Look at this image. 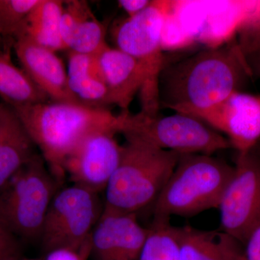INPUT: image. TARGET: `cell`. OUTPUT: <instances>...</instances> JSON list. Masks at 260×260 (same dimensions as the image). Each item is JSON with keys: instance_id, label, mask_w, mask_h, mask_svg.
<instances>
[{"instance_id": "obj_4", "label": "cell", "mask_w": 260, "mask_h": 260, "mask_svg": "<svg viewBox=\"0 0 260 260\" xmlns=\"http://www.w3.org/2000/svg\"><path fill=\"white\" fill-rule=\"evenodd\" d=\"M234 174V166L208 154H181L155 202L153 218L192 217L218 208Z\"/></svg>"}, {"instance_id": "obj_27", "label": "cell", "mask_w": 260, "mask_h": 260, "mask_svg": "<svg viewBox=\"0 0 260 260\" xmlns=\"http://www.w3.org/2000/svg\"><path fill=\"white\" fill-rule=\"evenodd\" d=\"M244 249L246 260H260V223L248 236Z\"/></svg>"}, {"instance_id": "obj_24", "label": "cell", "mask_w": 260, "mask_h": 260, "mask_svg": "<svg viewBox=\"0 0 260 260\" xmlns=\"http://www.w3.org/2000/svg\"><path fill=\"white\" fill-rule=\"evenodd\" d=\"M67 73L68 78L87 75H99L96 56L69 51L68 69Z\"/></svg>"}, {"instance_id": "obj_2", "label": "cell", "mask_w": 260, "mask_h": 260, "mask_svg": "<svg viewBox=\"0 0 260 260\" xmlns=\"http://www.w3.org/2000/svg\"><path fill=\"white\" fill-rule=\"evenodd\" d=\"M52 175L66 179L64 162L88 135L101 130L119 133L121 114L106 107L73 103L45 102L13 108Z\"/></svg>"}, {"instance_id": "obj_21", "label": "cell", "mask_w": 260, "mask_h": 260, "mask_svg": "<svg viewBox=\"0 0 260 260\" xmlns=\"http://www.w3.org/2000/svg\"><path fill=\"white\" fill-rule=\"evenodd\" d=\"M235 32L236 44L246 60L260 54V1L244 5Z\"/></svg>"}, {"instance_id": "obj_22", "label": "cell", "mask_w": 260, "mask_h": 260, "mask_svg": "<svg viewBox=\"0 0 260 260\" xmlns=\"http://www.w3.org/2000/svg\"><path fill=\"white\" fill-rule=\"evenodd\" d=\"M39 0H0V36L15 40Z\"/></svg>"}, {"instance_id": "obj_15", "label": "cell", "mask_w": 260, "mask_h": 260, "mask_svg": "<svg viewBox=\"0 0 260 260\" xmlns=\"http://www.w3.org/2000/svg\"><path fill=\"white\" fill-rule=\"evenodd\" d=\"M105 26L83 0L64 1L61 37L67 50L96 55L108 44Z\"/></svg>"}, {"instance_id": "obj_30", "label": "cell", "mask_w": 260, "mask_h": 260, "mask_svg": "<svg viewBox=\"0 0 260 260\" xmlns=\"http://www.w3.org/2000/svg\"><path fill=\"white\" fill-rule=\"evenodd\" d=\"M18 256H12L9 257L5 258V259L2 260H20Z\"/></svg>"}, {"instance_id": "obj_14", "label": "cell", "mask_w": 260, "mask_h": 260, "mask_svg": "<svg viewBox=\"0 0 260 260\" xmlns=\"http://www.w3.org/2000/svg\"><path fill=\"white\" fill-rule=\"evenodd\" d=\"M95 56L99 75L109 91L110 104L126 112L135 95L144 91L148 80L146 70L133 56L109 45Z\"/></svg>"}, {"instance_id": "obj_9", "label": "cell", "mask_w": 260, "mask_h": 260, "mask_svg": "<svg viewBox=\"0 0 260 260\" xmlns=\"http://www.w3.org/2000/svg\"><path fill=\"white\" fill-rule=\"evenodd\" d=\"M220 230L244 245L260 223V153H238L234 174L218 206Z\"/></svg>"}, {"instance_id": "obj_18", "label": "cell", "mask_w": 260, "mask_h": 260, "mask_svg": "<svg viewBox=\"0 0 260 260\" xmlns=\"http://www.w3.org/2000/svg\"><path fill=\"white\" fill-rule=\"evenodd\" d=\"M63 5L64 1L61 0H39L18 37L25 36L55 52L67 50L61 37Z\"/></svg>"}, {"instance_id": "obj_11", "label": "cell", "mask_w": 260, "mask_h": 260, "mask_svg": "<svg viewBox=\"0 0 260 260\" xmlns=\"http://www.w3.org/2000/svg\"><path fill=\"white\" fill-rule=\"evenodd\" d=\"M190 116L225 135L237 153L250 151L260 140V95L237 91L215 107Z\"/></svg>"}, {"instance_id": "obj_33", "label": "cell", "mask_w": 260, "mask_h": 260, "mask_svg": "<svg viewBox=\"0 0 260 260\" xmlns=\"http://www.w3.org/2000/svg\"><path fill=\"white\" fill-rule=\"evenodd\" d=\"M20 260H39V259H20Z\"/></svg>"}, {"instance_id": "obj_20", "label": "cell", "mask_w": 260, "mask_h": 260, "mask_svg": "<svg viewBox=\"0 0 260 260\" xmlns=\"http://www.w3.org/2000/svg\"><path fill=\"white\" fill-rule=\"evenodd\" d=\"M180 227L170 219L153 218L139 260H180Z\"/></svg>"}, {"instance_id": "obj_3", "label": "cell", "mask_w": 260, "mask_h": 260, "mask_svg": "<svg viewBox=\"0 0 260 260\" xmlns=\"http://www.w3.org/2000/svg\"><path fill=\"white\" fill-rule=\"evenodd\" d=\"M124 138L120 162L104 190V211L138 215L153 206L181 154L155 148L138 138Z\"/></svg>"}, {"instance_id": "obj_1", "label": "cell", "mask_w": 260, "mask_h": 260, "mask_svg": "<svg viewBox=\"0 0 260 260\" xmlns=\"http://www.w3.org/2000/svg\"><path fill=\"white\" fill-rule=\"evenodd\" d=\"M252 72L236 42L212 47L169 66L159 79L160 105L192 116L223 102Z\"/></svg>"}, {"instance_id": "obj_17", "label": "cell", "mask_w": 260, "mask_h": 260, "mask_svg": "<svg viewBox=\"0 0 260 260\" xmlns=\"http://www.w3.org/2000/svg\"><path fill=\"white\" fill-rule=\"evenodd\" d=\"M180 260H246L242 243L221 230L180 227Z\"/></svg>"}, {"instance_id": "obj_31", "label": "cell", "mask_w": 260, "mask_h": 260, "mask_svg": "<svg viewBox=\"0 0 260 260\" xmlns=\"http://www.w3.org/2000/svg\"><path fill=\"white\" fill-rule=\"evenodd\" d=\"M2 109H3V105L1 104H0V125H1Z\"/></svg>"}, {"instance_id": "obj_32", "label": "cell", "mask_w": 260, "mask_h": 260, "mask_svg": "<svg viewBox=\"0 0 260 260\" xmlns=\"http://www.w3.org/2000/svg\"><path fill=\"white\" fill-rule=\"evenodd\" d=\"M3 38L1 37V36H0V44H1L2 42H3Z\"/></svg>"}, {"instance_id": "obj_16", "label": "cell", "mask_w": 260, "mask_h": 260, "mask_svg": "<svg viewBox=\"0 0 260 260\" xmlns=\"http://www.w3.org/2000/svg\"><path fill=\"white\" fill-rule=\"evenodd\" d=\"M0 125V190L37 155V147L14 109L2 104Z\"/></svg>"}, {"instance_id": "obj_8", "label": "cell", "mask_w": 260, "mask_h": 260, "mask_svg": "<svg viewBox=\"0 0 260 260\" xmlns=\"http://www.w3.org/2000/svg\"><path fill=\"white\" fill-rule=\"evenodd\" d=\"M104 212L99 193L75 184L61 187L53 198L40 241L46 253L59 248L79 250Z\"/></svg>"}, {"instance_id": "obj_28", "label": "cell", "mask_w": 260, "mask_h": 260, "mask_svg": "<svg viewBox=\"0 0 260 260\" xmlns=\"http://www.w3.org/2000/svg\"><path fill=\"white\" fill-rule=\"evenodd\" d=\"M151 2L150 0H119L118 3L127 15V18H133L146 9Z\"/></svg>"}, {"instance_id": "obj_6", "label": "cell", "mask_w": 260, "mask_h": 260, "mask_svg": "<svg viewBox=\"0 0 260 260\" xmlns=\"http://www.w3.org/2000/svg\"><path fill=\"white\" fill-rule=\"evenodd\" d=\"M174 3L152 1L146 9L116 25L113 32L116 48L140 61L148 75L146 87L140 95L141 112L158 114L159 79L165 65L164 35L166 25L174 11Z\"/></svg>"}, {"instance_id": "obj_10", "label": "cell", "mask_w": 260, "mask_h": 260, "mask_svg": "<svg viewBox=\"0 0 260 260\" xmlns=\"http://www.w3.org/2000/svg\"><path fill=\"white\" fill-rule=\"evenodd\" d=\"M114 130H101L85 137L64 162L66 177L72 184L95 192L105 190L120 162L122 145Z\"/></svg>"}, {"instance_id": "obj_7", "label": "cell", "mask_w": 260, "mask_h": 260, "mask_svg": "<svg viewBox=\"0 0 260 260\" xmlns=\"http://www.w3.org/2000/svg\"><path fill=\"white\" fill-rule=\"evenodd\" d=\"M119 133L179 154L212 155L231 148L229 140L204 122L185 114L148 115L121 112Z\"/></svg>"}, {"instance_id": "obj_29", "label": "cell", "mask_w": 260, "mask_h": 260, "mask_svg": "<svg viewBox=\"0 0 260 260\" xmlns=\"http://www.w3.org/2000/svg\"><path fill=\"white\" fill-rule=\"evenodd\" d=\"M251 59H252V60L255 61H254V64H256V68H257L258 70L260 72V54H256V55L252 56V57L249 58V59H248L246 61H250Z\"/></svg>"}, {"instance_id": "obj_12", "label": "cell", "mask_w": 260, "mask_h": 260, "mask_svg": "<svg viewBox=\"0 0 260 260\" xmlns=\"http://www.w3.org/2000/svg\"><path fill=\"white\" fill-rule=\"evenodd\" d=\"M13 44L22 69L52 102L85 104L70 90L68 73L55 51L25 36H19Z\"/></svg>"}, {"instance_id": "obj_23", "label": "cell", "mask_w": 260, "mask_h": 260, "mask_svg": "<svg viewBox=\"0 0 260 260\" xmlns=\"http://www.w3.org/2000/svg\"><path fill=\"white\" fill-rule=\"evenodd\" d=\"M68 80L70 90L83 104L99 107L111 105L109 91L99 75H83Z\"/></svg>"}, {"instance_id": "obj_13", "label": "cell", "mask_w": 260, "mask_h": 260, "mask_svg": "<svg viewBox=\"0 0 260 260\" xmlns=\"http://www.w3.org/2000/svg\"><path fill=\"white\" fill-rule=\"evenodd\" d=\"M148 233L137 215L104 211L92 232L91 254L95 260H139Z\"/></svg>"}, {"instance_id": "obj_19", "label": "cell", "mask_w": 260, "mask_h": 260, "mask_svg": "<svg viewBox=\"0 0 260 260\" xmlns=\"http://www.w3.org/2000/svg\"><path fill=\"white\" fill-rule=\"evenodd\" d=\"M0 97L12 108L48 102L49 98L38 88L23 69L15 66L9 51L0 49Z\"/></svg>"}, {"instance_id": "obj_25", "label": "cell", "mask_w": 260, "mask_h": 260, "mask_svg": "<svg viewBox=\"0 0 260 260\" xmlns=\"http://www.w3.org/2000/svg\"><path fill=\"white\" fill-rule=\"evenodd\" d=\"M90 237L79 250L69 248H59L46 253L45 260H88L91 255Z\"/></svg>"}, {"instance_id": "obj_5", "label": "cell", "mask_w": 260, "mask_h": 260, "mask_svg": "<svg viewBox=\"0 0 260 260\" xmlns=\"http://www.w3.org/2000/svg\"><path fill=\"white\" fill-rule=\"evenodd\" d=\"M61 187L37 153L0 190V220L18 239L40 240L49 205Z\"/></svg>"}, {"instance_id": "obj_26", "label": "cell", "mask_w": 260, "mask_h": 260, "mask_svg": "<svg viewBox=\"0 0 260 260\" xmlns=\"http://www.w3.org/2000/svg\"><path fill=\"white\" fill-rule=\"evenodd\" d=\"M18 238L13 235L0 220V260L18 256Z\"/></svg>"}]
</instances>
